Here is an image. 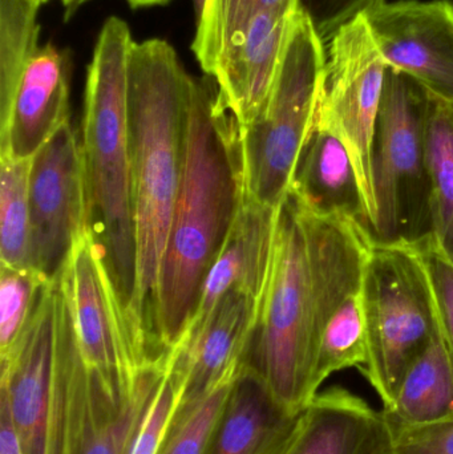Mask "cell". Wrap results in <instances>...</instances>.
<instances>
[{
    "label": "cell",
    "mask_w": 453,
    "mask_h": 454,
    "mask_svg": "<svg viewBox=\"0 0 453 454\" xmlns=\"http://www.w3.org/2000/svg\"><path fill=\"white\" fill-rule=\"evenodd\" d=\"M383 413L393 432L453 421V364L441 330L409 368L395 403Z\"/></svg>",
    "instance_id": "cell-20"
},
{
    "label": "cell",
    "mask_w": 453,
    "mask_h": 454,
    "mask_svg": "<svg viewBox=\"0 0 453 454\" xmlns=\"http://www.w3.org/2000/svg\"><path fill=\"white\" fill-rule=\"evenodd\" d=\"M193 79L167 40L133 43L128 119L137 271L129 330L144 365L165 355L157 339V286L185 169Z\"/></svg>",
    "instance_id": "cell-2"
},
{
    "label": "cell",
    "mask_w": 453,
    "mask_h": 454,
    "mask_svg": "<svg viewBox=\"0 0 453 454\" xmlns=\"http://www.w3.org/2000/svg\"><path fill=\"white\" fill-rule=\"evenodd\" d=\"M60 2L66 11V20H69L77 12V10L90 0H60Z\"/></svg>",
    "instance_id": "cell-35"
},
{
    "label": "cell",
    "mask_w": 453,
    "mask_h": 454,
    "mask_svg": "<svg viewBox=\"0 0 453 454\" xmlns=\"http://www.w3.org/2000/svg\"><path fill=\"white\" fill-rule=\"evenodd\" d=\"M29 212V267L52 282L80 235L90 229L82 137L71 120L32 157Z\"/></svg>",
    "instance_id": "cell-11"
},
{
    "label": "cell",
    "mask_w": 453,
    "mask_h": 454,
    "mask_svg": "<svg viewBox=\"0 0 453 454\" xmlns=\"http://www.w3.org/2000/svg\"><path fill=\"white\" fill-rule=\"evenodd\" d=\"M294 16L255 11L218 63L213 77L239 128L254 120L270 92Z\"/></svg>",
    "instance_id": "cell-15"
},
{
    "label": "cell",
    "mask_w": 453,
    "mask_h": 454,
    "mask_svg": "<svg viewBox=\"0 0 453 454\" xmlns=\"http://www.w3.org/2000/svg\"><path fill=\"white\" fill-rule=\"evenodd\" d=\"M39 0H0V106L15 90L39 44Z\"/></svg>",
    "instance_id": "cell-25"
},
{
    "label": "cell",
    "mask_w": 453,
    "mask_h": 454,
    "mask_svg": "<svg viewBox=\"0 0 453 454\" xmlns=\"http://www.w3.org/2000/svg\"><path fill=\"white\" fill-rule=\"evenodd\" d=\"M23 454H80L92 416L95 380L77 338L61 278L48 282L16 346L0 359Z\"/></svg>",
    "instance_id": "cell-5"
},
{
    "label": "cell",
    "mask_w": 453,
    "mask_h": 454,
    "mask_svg": "<svg viewBox=\"0 0 453 454\" xmlns=\"http://www.w3.org/2000/svg\"><path fill=\"white\" fill-rule=\"evenodd\" d=\"M394 432L383 411L342 387L318 392L290 454H395Z\"/></svg>",
    "instance_id": "cell-19"
},
{
    "label": "cell",
    "mask_w": 453,
    "mask_h": 454,
    "mask_svg": "<svg viewBox=\"0 0 453 454\" xmlns=\"http://www.w3.org/2000/svg\"><path fill=\"white\" fill-rule=\"evenodd\" d=\"M386 63L453 104V2L382 3L364 13Z\"/></svg>",
    "instance_id": "cell-13"
},
{
    "label": "cell",
    "mask_w": 453,
    "mask_h": 454,
    "mask_svg": "<svg viewBox=\"0 0 453 454\" xmlns=\"http://www.w3.org/2000/svg\"><path fill=\"white\" fill-rule=\"evenodd\" d=\"M250 19V0H207L191 50L205 74H215L221 58L241 36Z\"/></svg>",
    "instance_id": "cell-27"
},
{
    "label": "cell",
    "mask_w": 453,
    "mask_h": 454,
    "mask_svg": "<svg viewBox=\"0 0 453 454\" xmlns=\"http://www.w3.org/2000/svg\"><path fill=\"white\" fill-rule=\"evenodd\" d=\"M387 63L366 16L340 27L326 45L314 119L332 129L350 153L374 223L371 159Z\"/></svg>",
    "instance_id": "cell-9"
},
{
    "label": "cell",
    "mask_w": 453,
    "mask_h": 454,
    "mask_svg": "<svg viewBox=\"0 0 453 454\" xmlns=\"http://www.w3.org/2000/svg\"><path fill=\"white\" fill-rule=\"evenodd\" d=\"M395 454H453V421L394 432Z\"/></svg>",
    "instance_id": "cell-32"
},
{
    "label": "cell",
    "mask_w": 453,
    "mask_h": 454,
    "mask_svg": "<svg viewBox=\"0 0 453 454\" xmlns=\"http://www.w3.org/2000/svg\"><path fill=\"white\" fill-rule=\"evenodd\" d=\"M255 11H270L287 16L300 12L298 0H250V16Z\"/></svg>",
    "instance_id": "cell-34"
},
{
    "label": "cell",
    "mask_w": 453,
    "mask_h": 454,
    "mask_svg": "<svg viewBox=\"0 0 453 454\" xmlns=\"http://www.w3.org/2000/svg\"><path fill=\"white\" fill-rule=\"evenodd\" d=\"M430 103L431 93L420 82L387 67L372 146L371 243L412 246L433 235Z\"/></svg>",
    "instance_id": "cell-6"
},
{
    "label": "cell",
    "mask_w": 453,
    "mask_h": 454,
    "mask_svg": "<svg viewBox=\"0 0 453 454\" xmlns=\"http://www.w3.org/2000/svg\"><path fill=\"white\" fill-rule=\"evenodd\" d=\"M133 43L129 26L122 19L111 16L104 21L88 66L80 136L90 231L100 248L129 338L137 271L128 119Z\"/></svg>",
    "instance_id": "cell-4"
},
{
    "label": "cell",
    "mask_w": 453,
    "mask_h": 454,
    "mask_svg": "<svg viewBox=\"0 0 453 454\" xmlns=\"http://www.w3.org/2000/svg\"><path fill=\"white\" fill-rule=\"evenodd\" d=\"M236 380L223 383L193 407L178 411L157 454H209Z\"/></svg>",
    "instance_id": "cell-26"
},
{
    "label": "cell",
    "mask_w": 453,
    "mask_h": 454,
    "mask_svg": "<svg viewBox=\"0 0 453 454\" xmlns=\"http://www.w3.org/2000/svg\"><path fill=\"white\" fill-rule=\"evenodd\" d=\"M412 247L425 263L435 298L439 327L453 364V263L436 245L433 235Z\"/></svg>",
    "instance_id": "cell-30"
},
{
    "label": "cell",
    "mask_w": 453,
    "mask_h": 454,
    "mask_svg": "<svg viewBox=\"0 0 453 454\" xmlns=\"http://www.w3.org/2000/svg\"><path fill=\"white\" fill-rule=\"evenodd\" d=\"M289 192L309 212L355 223L370 235L369 210L350 153L342 140L314 117Z\"/></svg>",
    "instance_id": "cell-16"
},
{
    "label": "cell",
    "mask_w": 453,
    "mask_h": 454,
    "mask_svg": "<svg viewBox=\"0 0 453 454\" xmlns=\"http://www.w3.org/2000/svg\"><path fill=\"white\" fill-rule=\"evenodd\" d=\"M326 47L303 13H295L270 92L260 112L239 128L245 196L278 207L286 197L313 122Z\"/></svg>",
    "instance_id": "cell-8"
},
{
    "label": "cell",
    "mask_w": 453,
    "mask_h": 454,
    "mask_svg": "<svg viewBox=\"0 0 453 454\" xmlns=\"http://www.w3.org/2000/svg\"><path fill=\"white\" fill-rule=\"evenodd\" d=\"M181 399L183 395L173 380L168 356L167 372L152 397L129 454L159 453L170 424L180 408Z\"/></svg>",
    "instance_id": "cell-29"
},
{
    "label": "cell",
    "mask_w": 453,
    "mask_h": 454,
    "mask_svg": "<svg viewBox=\"0 0 453 454\" xmlns=\"http://www.w3.org/2000/svg\"><path fill=\"white\" fill-rule=\"evenodd\" d=\"M167 368L168 355L140 373L135 386L116 407L106 402L95 380L90 426L80 454H129Z\"/></svg>",
    "instance_id": "cell-21"
},
{
    "label": "cell",
    "mask_w": 453,
    "mask_h": 454,
    "mask_svg": "<svg viewBox=\"0 0 453 454\" xmlns=\"http://www.w3.org/2000/svg\"><path fill=\"white\" fill-rule=\"evenodd\" d=\"M386 0H298V11L310 20L324 47L340 27Z\"/></svg>",
    "instance_id": "cell-31"
},
{
    "label": "cell",
    "mask_w": 453,
    "mask_h": 454,
    "mask_svg": "<svg viewBox=\"0 0 453 454\" xmlns=\"http://www.w3.org/2000/svg\"><path fill=\"white\" fill-rule=\"evenodd\" d=\"M47 283L32 269H0V359L18 343Z\"/></svg>",
    "instance_id": "cell-28"
},
{
    "label": "cell",
    "mask_w": 453,
    "mask_h": 454,
    "mask_svg": "<svg viewBox=\"0 0 453 454\" xmlns=\"http://www.w3.org/2000/svg\"><path fill=\"white\" fill-rule=\"evenodd\" d=\"M0 454H23L7 403L0 397Z\"/></svg>",
    "instance_id": "cell-33"
},
{
    "label": "cell",
    "mask_w": 453,
    "mask_h": 454,
    "mask_svg": "<svg viewBox=\"0 0 453 454\" xmlns=\"http://www.w3.org/2000/svg\"><path fill=\"white\" fill-rule=\"evenodd\" d=\"M277 209L245 196L236 221L205 280L191 323L204 319L231 290L244 291L262 301L273 256Z\"/></svg>",
    "instance_id": "cell-18"
},
{
    "label": "cell",
    "mask_w": 453,
    "mask_h": 454,
    "mask_svg": "<svg viewBox=\"0 0 453 454\" xmlns=\"http://www.w3.org/2000/svg\"><path fill=\"white\" fill-rule=\"evenodd\" d=\"M371 247L355 223L321 217L287 192L277 209L273 256L245 365L292 412L318 395L316 355L324 328L361 290Z\"/></svg>",
    "instance_id": "cell-1"
},
{
    "label": "cell",
    "mask_w": 453,
    "mask_h": 454,
    "mask_svg": "<svg viewBox=\"0 0 453 454\" xmlns=\"http://www.w3.org/2000/svg\"><path fill=\"white\" fill-rule=\"evenodd\" d=\"M61 283L68 296L85 364L101 395L116 407L149 365H141L136 355L90 229L74 243L61 272Z\"/></svg>",
    "instance_id": "cell-10"
},
{
    "label": "cell",
    "mask_w": 453,
    "mask_h": 454,
    "mask_svg": "<svg viewBox=\"0 0 453 454\" xmlns=\"http://www.w3.org/2000/svg\"><path fill=\"white\" fill-rule=\"evenodd\" d=\"M244 200L238 121L221 100L215 77H194L185 169L157 286V339L164 354L193 319Z\"/></svg>",
    "instance_id": "cell-3"
},
{
    "label": "cell",
    "mask_w": 453,
    "mask_h": 454,
    "mask_svg": "<svg viewBox=\"0 0 453 454\" xmlns=\"http://www.w3.org/2000/svg\"><path fill=\"white\" fill-rule=\"evenodd\" d=\"M260 304L254 296L231 290L204 319L186 327L168 352L170 373L183 395L178 411L193 407L223 383L238 378Z\"/></svg>",
    "instance_id": "cell-12"
},
{
    "label": "cell",
    "mask_w": 453,
    "mask_h": 454,
    "mask_svg": "<svg viewBox=\"0 0 453 454\" xmlns=\"http://www.w3.org/2000/svg\"><path fill=\"white\" fill-rule=\"evenodd\" d=\"M40 3H45L48 2V0H39Z\"/></svg>",
    "instance_id": "cell-38"
},
{
    "label": "cell",
    "mask_w": 453,
    "mask_h": 454,
    "mask_svg": "<svg viewBox=\"0 0 453 454\" xmlns=\"http://www.w3.org/2000/svg\"><path fill=\"white\" fill-rule=\"evenodd\" d=\"M71 76L69 52L52 43L37 48L0 106V156L32 159L69 121Z\"/></svg>",
    "instance_id": "cell-14"
},
{
    "label": "cell",
    "mask_w": 453,
    "mask_h": 454,
    "mask_svg": "<svg viewBox=\"0 0 453 454\" xmlns=\"http://www.w3.org/2000/svg\"><path fill=\"white\" fill-rule=\"evenodd\" d=\"M427 154L433 184V238L453 263V104L433 95Z\"/></svg>",
    "instance_id": "cell-22"
},
{
    "label": "cell",
    "mask_w": 453,
    "mask_h": 454,
    "mask_svg": "<svg viewBox=\"0 0 453 454\" xmlns=\"http://www.w3.org/2000/svg\"><path fill=\"white\" fill-rule=\"evenodd\" d=\"M367 360L359 368L388 411L409 368L439 333L425 263L412 246L371 243L361 285Z\"/></svg>",
    "instance_id": "cell-7"
},
{
    "label": "cell",
    "mask_w": 453,
    "mask_h": 454,
    "mask_svg": "<svg viewBox=\"0 0 453 454\" xmlns=\"http://www.w3.org/2000/svg\"><path fill=\"white\" fill-rule=\"evenodd\" d=\"M305 411L281 407L260 376L244 364L209 454H290L302 432Z\"/></svg>",
    "instance_id": "cell-17"
},
{
    "label": "cell",
    "mask_w": 453,
    "mask_h": 454,
    "mask_svg": "<svg viewBox=\"0 0 453 454\" xmlns=\"http://www.w3.org/2000/svg\"><path fill=\"white\" fill-rule=\"evenodd\" d=\"M31 160L0 156V262L13 269H31Z\"/></svg>",
    "instance_id": "cell-23"
},
{
    "label": "cell",
    "mask_w": 453,
    "mask_h": 454,
    "mask_svg": "<svg viewBox=\"0 0 453 454\" xmlns=\"http://www.w3.org/2000/svg\"><path fill=\"white\" fill-rule=\"evenodd\" d=\"M367 360V336L362 311L361 290L346 299L324 328L316 355L314 386L340 371L362 368Z\"/></svg>",
    "instance_id": "cell-24"
},
{
    "label": "cell",
    "mask_w": 453,
    "mask_h": 454,
    "mask_svg": "<svg viewBox=\"0 0 453 454\" xmlns=\"http://www.w3.org/2000/svg\"><path fill=\"white\" fill-rule=\"evenodd\" d=\"M132 8L153 7V5H165L172 0H127Z\"/></svg>",
    "instance_id": "cell-36"
},
{
    "label": "cell",
    "mask_w": 453,
    "mask_h": 454,
    "mask_svg": "<svg viewBox=\"0 0 453 454\" xmlns=\"http://www.w3.org/2000/svg\"><path fill=\"white\" fill-rule=\"evenodd\" d=\"M207 0H191L193 3L194 19H196V27L201 23L204 18L205 7H207Z\"/></svg>",
    "instance_id": "cell-37"
}]
</instances>
